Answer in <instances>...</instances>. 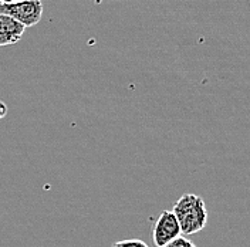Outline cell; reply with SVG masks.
Instances as JSON below:
<instances>
[{"mask_svg":"<svg viewBox=\"0 0 250 247\" xmlns=\"http://www.w3.org/2000/svg\"><path fill=\"white\" fill-rule=\"evenodd\" d=\"M172 212L176 217L181 232L195 234L205 229L208 223V209L201 196L195 193H185L175 202Z\"/></svg>","mask_w":250,"mask_h":247,"instance_id":"cell-1","label":"cell"},{"mask_svg":"<svg viewBox=\"0 0 250 247\" xmlns=\"http://www.w3.org/2000/svg\"><path fill=\"white\" fill-rule=\"evenodd\" d=\"M43 10L44 7L42 0H23L15 4H0L1 15L15 19L26 29L40 23L43 17Z\"/></svg>","mask_w":250,"mask_h":247,"instance_id":"cell-2","label":"cell"},{"mask_svg":"<svg viewBox=\"0 0 250 247\" xmlns=\"http://www.w3.org/2000/svg\"><path fill=\"white\" fill-rule=\"evenodd\" d=\"M181 234L182 232H181L179 223L173 215V212L172 210L161 212V215L158 216L154 223V227H152V240H154L155 246H167L168 243H171L172 240H175Z\"/></svg>","mask_w":250,"mask_h":247,"instance_id":"cell-3","label":"cell"},{"mask_svg":"<svg viewBox=\"0 0 250 247\" xmlns=\"http://www.w3.org/2000/svg\"><path fill=\"white\" fill-rule=\"evenodd\" d=\"M26 27L15 19L0 13V47L12 46L21 40Z\"/></svg>","mask_w":250,"mask_h":247,"instance_id":"cell-4","label":"cell"},{"mask_svg":"<svg viewBox=\"0 0 250 247\" xmlns=\"http://www.w3.org/2000/svg\"><path fill=\"white\" fill-rule=\"evenodd\" d=\"M112 247H149L144 240L140 239H126V240H121L114 243Z\"/></svg>","mask_w":250,"mask_h":247,"instance_id":"cell-5","label":"cell"},{"mask_svg":"<svg viewBox=\"0 0 250 247\" xmlns=\"http://www.w3.org/2000/svg\"><path fill=\"white\" fill-rule=\"evenodd\" d=\"M164 247H198L193 242H190L189 239L184 237V236H179L176 237L175 240H172L171 243H168L167 246Z\"/></svg>","mask_w":250,"mask_h":247,"instance_id":"cell-6","label":"cell"},{"mask_svg":"<svg viewBox=\"0 0 250 247\" xmlns=\"http://www.w3.org/2000/svg\"><path fill=\"white\" fill-rule=\"evenodd\" d=\"M6 114H7V105H6L3 101H0V120H1V118H4V117H6Z\"/></svg>","mask_w":250,"mask_h":247,"instance_id":"cell-7","label":"cell"},{"mask_svg":"<svg viewBox=\"0 0 250 247\" xmlns=\"http://www.w3.org/2000/svg\"><path fill=\"white\" fill-rule=\"evenodd\" d=\"M19 1H23V0H0V4H15Z\"/></svg>","mask_w":250,"mask_h":247,"instance_id":"cell-8","label":"cell"}]
</instances>
